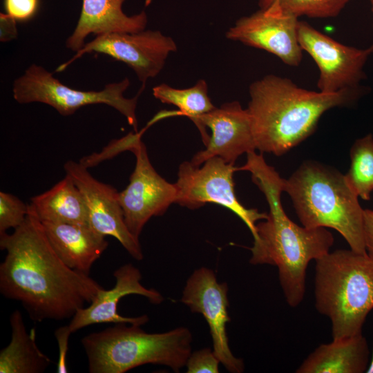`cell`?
Here are the masks:
<instances>
[{
  "label": "cell",
  "mask_w": 373,
  "mask_h": 373,
  "mask_svg": "<svg viewBox=\"0 0 373 373\" xmlns=\"http://www.w3.org/2000/svg\"><path fill=\"white\" fill-rule=\"evenodd\" d=\"M28 204L41 222L88 225L84 197L68 175L49 190L31 198Z\"/></svg>",
  "instance_id": "ffe728a7"
},
{
  "label": "cell",
  "mask_w": 373,
  "mask_h": 373,
  "mask_svg": "<svg viewBox=\"0 0 373 373\" xmlns=\"http://www.w3.org/2000/svg\"><path fill=\"white\" fill-rule=\"evenodd\" d=\"M283 183L284 178L272 170L260 173L255 180L269 211L267 218L256 225L249 262L277 267L286 302L296 307L305 296L309 262L329 252L334 237L326 228L299 226L287 216L281 202Z\"/></svg>",
  "instance_id": "3957f363"
},
{
  "label": "cell",
  "mask_w": 373,
  "mask_h": 373,
  "mask_svg": "<svg viewBox=\"0 0 373 373\" xmlns=\"http://www.w3.org/2000/svg\"><path fill=\"white\" fill-rule=\"evenodd\" d=\"M129 85L130 81L125 78L119 82L106 84L99 91L78 90L61 84L44 67L32 64L14 81L12 93L14 99L19 104H46L64 116L73 115L86 105L104 104L122 114L137 131L135 111L139 95L145 86L136 96L128 99L123 94Z\"/></svg>",
  "instance_id": "52a82bcc"
},
{
  "label": "cell",
  "mask_w": 373,
  "mask_h": 373,
  "mask_svg": "<svg viewBox=\"0 0 373 373\" xmlns=\"http://www.w3.org/2000/svg\"><path fill=\"white\" fill-rule=\"evenodd\" d=\"M227 292V283H219L212 269L200 267L188 278L180 301L192 312L204 317L210 329L213 351L222 365L231 373H242L244 362L232 354L227 335L226 325L231 321Z\"/></svg>",
  "instance_id": "7c38bea8"
},
{
  "label": "cell",
  "mask_w": 373,
  "mask_h": 373,
  "mask_svg": "<svg viewBox=\"0 0 373 373\" xmlns=\"http://www.w3.org/2000/svg\"><path fill=\"white\" fill-rule=\"evenodd\" d=\"M370 350L362 333L333 339L316 347L296 373H363L370 364Z\"/></svg>",
  "instance_id": "d6986e66"
},
{
  "label": "cell",
  "mask_w": 373,
  "mask_h": 373,
  "mask_svg": "<svg viewBox=\"0 0 373 373\" xmlns=\"http://www.w3.org/2000/svg\"><path fill=\"white\" fill-rule=\"evenodd\" d=\"M176 50L174 40L159 30L107 33L97 35L85 44L72 59L59 66L56 72L64 70L83 55L94 52L126 64L145 86L149 78L160 73L169 55Z\"/></svg>",
  "instance_id": "9c48e42d"
},
{
  "label": "cell",
  "mask_w": 373,
  "mask_h": 373,
  "mask_svg": "<svg viewBox=\"0 0 373 373\" xmlns=\"http://www.w3.org/2000/svg\"><path fill=\"white\" fill-rule=\"evenodd\" d=\"M220 360L209 347L191 353L187 360V373H218Z\"/></svg>",
  "instance_id": "4316f807"
},
{
  "label": "cell",
  "mask_w": 373,
  "mask_h": 373,
  "mask_svg": "<svg viewBox=\"0 0 373 373\" xmlns=\"http://www.w3.org/2000/svg\"><path fill=\"white\" fill-rule=\"evenodd\" d=\"M64 168L84 197L88 213V225L97 233L116 238L133 258L142 260L139 239L129 231L125 224L119 192L112 186L96 180L80 162L69 160Z\"/></svg>",
  "instance_id": "5bb4252c"
},
{
  "label": "cell",
  "mask_w": 373,
  "mask_h": 373,
  "mask_svg": "<svg viewBox=\"0 0 373 373\" xmlns=\"http://www.w3.org/2000/svg\"><path fill=\"white\" fill-rule=\"evenodd\" d=\"M113 276L115 286L108 290L101 289L88 306L79 309L69 323L72 333L90 325L99 323H127L142 325L149 321L147 315L126 317L117 312L120 299L129 294L146 297L152 304H160L164 297L160 292L147 289L141 283L142 274L132 264H126L117 269Z\"/></svg>",
  "instance_id": "2e32d148"
},
{
  "label": "cell",
  "mask_w": 373,
  "mask_h": 373,
  "mask_svg": "<svg viewBox=\"0 0 373 373\" xmlns=\"http://www.w3.org/2000/svg\"><path fill=\"white\" fill-rule=\"evenodd\" d=\"M198 128L206 149L193 157L194 166L213 157L234 165L240 155L256 149L250 115L238 102L224 103L203 115Z\"/></svg>",
  "instance_id": "4fadbf2b"
},
{
  "label": "cell",
  "mask_w": 373,
  "mask_h": 373,
  "mask_svg": "<svg viewBox=\"0 0 373 373\" xmlns=\"http://www.w3.org/2000/svg\"><path fill=\"white\" fill-rule=\"evenodd\" d=\"M0 247L6 251L0 264L1 294L20 302L35 321L72 318L103 289L61 260L30 208L13 233L0 234Z\"/></svg>",
  "instance_id": "6da1fadb"
},
{
  "label": "cell",
  "mask_w": 373,
  "mask_h": 373,
  "mask_svg": "<svg viewBox=\"0 0 373 373\" xmlns=\"http://www.w3.org/2000/svg\"><path fill=\"white\" fill-rule=\"evenodd\" d=\"M55 251L70 268L89 274L108 245L105 236L89 225L41 222Z\"/></svg>",
  "instance_id": "ac0fdd59"
},
{
  "label": "cell",
  "mask_w": 373,
  "mask_h": 373,
  "mask_svg": "<svg viewBox=\"0 0 373 373\" xmlns=\"http://www.w3.org/2000/svg\"><path fill=\"white\" fill-rule=\"evenodd\" d=\"M130 151L135 155V166L129 184L119 192L118 198L128 229L139 239L149 219L163 215L175 202L177 189L153 168L142 136L135 141Z\"/></svg>",
  "instance_id": "30bf717a"
},
{
  "label": "cell",
  "mask_w": 373,
  "mask_h": 373,
  "mask_svg": "<svg viewBox=\"0 0 373 373\" xmlns=\"http://www.w3.org/2000/svg\"><path fill=\"white\" fill-rule=\"evenodd\" d=\"M39 0H4L3 5L6 14L17 21H26L37 13Z\"/></svg>",
  "instance_id": "83f0119b"
},
{
  "label": "cell",
  "mask_w": 373,
  "mask_h": 373,
  "mask_svg": "<svg viewBox=\"0 0 373 373\" xmlns=\"http://www.w3.org/2000/svg\"><path fill=\"white\" fill-rule=\"evenodd\" d=\"M237 171L233 164L225 162L219 157H213L194 166L184 162L179 166L175 202L190 209H199L207 203H215L233 211L247 225L254 236L256 222L267 218V213L256 209H247L238 200L233 174Z\"/></svg>",
  "instance_id": "ba28073f"
},
{
  "label": "cell",
  "mask_w": 373,
  "mask_h": 373,
  "mask_svg": "<svg viewBox=\"0 0 373 373\" xmlns=\"http://www.w3.org/2000/svg\"><path fill=\"white\" fill-rule=\"evenodd\" d=\"M315 261V307L329 319L332 338L362 333L373 309V260L350 249Z\"/></svg>",
  "instance_id": "5b68a950"
},
{
  "label": "cell",
  "mask_w": 373,
  "mask_h": 373,
  "mask_svg": "<svg viewBox=\"0 0 373 373\" xmlns=\"http://www.w3.org/2000/svg\"><path fill=\"white\" fill-rule=\"evenodd\" d=\"M364 236L367 255L373 260V210L364 211Z\"/></svg>",
  "instance_id": "4dcf8cb0"
},
{
  "label": "cell",
  "mask_w": 373,
  "mask_h": 373,
  "mask_svg": "<svg viewBox=\"0 0 373 373\" xmlns=\"http://www.w3.org/2000/svg\"><path fill=\"white\" fill-rule=\"evenodd\" d=\"M370 5H371V10H372V12H373V0H370ZM370 47L371 48V49L373 51V44Z\"/></svg>",
  "instance_id": "d6a6232c"
},
{
  "label": "cell",
  "mask_w": 373,
  "mask_h": 373,
  "mask_svg": "<svg viewBox=\"0 0 373 373\" xmlns=\"http://www.w3.org/2000/svg\"><path fill=\"white\" fill-rule=\"evenodd\" d=\"M72 332L69 325H64L57 328L55 332V336L58 345V362L57 372L66 373V355L68 350L70 336Z\"/></svg>",
  "instance_id": "f1b7e54d"
},
{
  "label": "cell",
  "mask_w": 373,
  "mask_h": 373,
  "mask_svg": "<svg viewBox=\"0 0 373 373\" xmlns=\"http://www.w3.org/2000/svg\"><path fill=\"white\" fill-rule=\"evenodd\" d=\"M284 192L290 197L297 217L307 228H332L350 249L366 254L364 211L345 175L313 160L304 162L287 180Z\"/></svg>",
  "instance_id": "277c9868"
},
{
  "label": "cell",
  "mask_w": 373,
  "mask_h": 373,
  "mask_svg": "<svg viewBox=\"0 0 373 373\" xmlns=\"http://www.w3.org/2000/svg\"><path fill=\"white\" fill-rule=\"evenodd\" d=\"M351 164L345 175L353 191L363 200H369L373 191V137L368 134L358 139L350 150Z\"/></svg>",
  "instance_id": "603a6c76"
},
{
  "label": "cell",
  "mask_w": 373,
  "mask_h": 373,
  "mask_svg": "<svg viewBox=\"0 0 373 373\" xmlns=\"http://www.w3.org/2000/svg\"><path fill=\"white\" fill-rule=\"evenodd\" d=\"M360 93L358 88L336 93L309 90L274 75L254 82L247 109L256 149L276 155L286 153L314 132L325 112L352 104Z\"/></svg>",
  "instance_id": "7a4b0ae2"
},
{
  "label": "cell",
  "mask_w": 373,
  "mask_h": 373,
  "mask_svg": "<svg viewBox=\"0 0 373 373\" xmlns=\"http://www.w3.org/2000/svg\"><path fill=\"white\" fill-rule=\"evenodd\" d=\"M125 0H82L77 26L66 41L68 48L76 52L85 45L91 33L101 35L112 32H138L144 30L147 15L144 11L131 16L122 10Z\"/></svg>",
  "instance_id": "e0dca14e"
},
{
  "label": "cell",
  "mask_w": 373,
  "mask_h": 373,
  "mask_svg": "<svg viewBox=\"0 0 373 373\" xmlns=\"http://www.w3.org/2000/svg\"><path fill=\"white\" fill-rule=\"evenodd\" d=\"M17 21L6 13L0 14L1 41L6 42L17 36Z\"/></svg>",
  "instance_id": "f546056e"
},
{
  "label": "cell",
  "mask_w": 373,
  "mask_h": 373,
  "mask_svg": "<svg viewBox=\"0 0 373 373\" xmlns=\"http://www.w3.org/2000/svg\"><path fill=\"white\" fill-rule=\"evenodd\" d=\"M116 323L82 338L90 373H124L154 364L179 372L191 354L192 334L184 327L162 333H148L140 325Z\"/></svg>",
  "instance_id": "8992f818"
},
{
  "label": "cell",
  "mask_w": 373,
  "mask_h": 373,
  "mask_svg": "<svg viewBox=\"0 0 373 373\" xmlns=\"http://www.w3.org/2000/svg\"><path fill=\"white\" fill-rule=\"evenodd\" d=\"M298 40L319 70L317 87L323 93L358 88L365 77L363 66L373 52L370 47L358 49L342 44L319 32L306 21L298 23Z\"/></svg>",
  "instance_id": "8fae6325"
},
{
  "label": "cell",
  "mask_w": 373,
  "mask_h": 373,
  "mask_svg": "<svg viewBox=\"0 0 373 373\" xmlns=\"http://www.w3.org/2000/svg\"><path fill=\"white\" fill-rule=\"evenodd\" d=\"M297 17L271 13L260 9L239 19L226 37L247 46L260 48L277 56L283 63L297 66L302 60L298 40Z\"/></svg>",
  "instance_id": "9a60e30c"
},
{
  "label": "cell",
  "mask_w": 373,
  "mask_h": 373,
  "mask_svg": "<svg viewBox=\"0 0 373 373\" xmlns=\"http://www.w3.org/2000/svg\"><path fill=\"white\" fill-rule=\"evenodd\" d=\"M153 96L164 104H173L179 108L173 113L165 112L169 115H184L189 117L196 126H199L200 117L216 107L208 95V86L204 79H200L193 86L178 89L166 84L153 88Z\"/></svg>",
  "instance_id": "7402d4cb"
},
{
  "label": "cell",
  "mask_w": 373,
  "mask_h": 373,
  "mask_svg": "<svg viewBox=\"0 0 373 373\" xmlns=\"http://www.w3.org/2000/svg\"><path fill=\"white\" fill-rule=\"evenodd\" d=\"M350 0H258L260 9L298 18L336 17Z\"/></svg>",
  "instance_id": "cb8c5ba5"
},
{
  "label": "cell",
  "mask_w": 373,
  "mask_h": 373,
  "mask_svg": "<svg viewBox=\"0 0 373 373\" xmlns=\"http://www.w3.org/2000/svg\"><path fill=\"white\" fill-rule=\"evenodd\" d=\"M367 373H373V347H372V356L370 361V364L368 366V368L366 371Z\"/></svg>",
  "instance_id": "1f68e13d"
},
{
  "label": "cell",
  "mask_w": 373,
  "mask_h": 373,
  "mask_svg": "<svg viewBox=\"0 0 373 373\" xmlns=\"http://www.w3.org/2000/svg\"><path fill=\"white\" fill-rule=\"evenodd\" d=\"M10 343L0 352V373H41L51 362L36 343L35 330L28 332L20 311L10 316Z\"/></svg>",
  "instance_id": "44dd1931"
},
{
  "label": "cell",
  "mask_w": 373,
  "mask_h": 373,
  "mask_svg": "<svg viewBox=\"0 0 373 373\" xmlns=\"http://www.w3.org/2000/svg\"><path fill=\"white\" fill-rule=\"evenodd\" d=\"M28 204L17 196L4 191L0 192V234L9 229L19 227L26 220Z\"/></svg>",
  "instance_id": "d4e9b609"
},
{
  "label": "cell",
  "mask_w": 373,
  "mask_h": 373,
  "mask_svg": "<svg viewBox=\"0 0 373 373\" xmlns=\"http://www.w3.org/2000/svg\"><path fill=\"white\" fill-rule=\"evenodd\" d=\"M146 128L135 133H129L126 136L111 141L108 146L98 153H92L79 160V162L87 169L97 165L104 160H108L125 151H130L136 139L144 133Z\"/></svg>",
  "instance_id": "484cf974"
}]
</instances>
